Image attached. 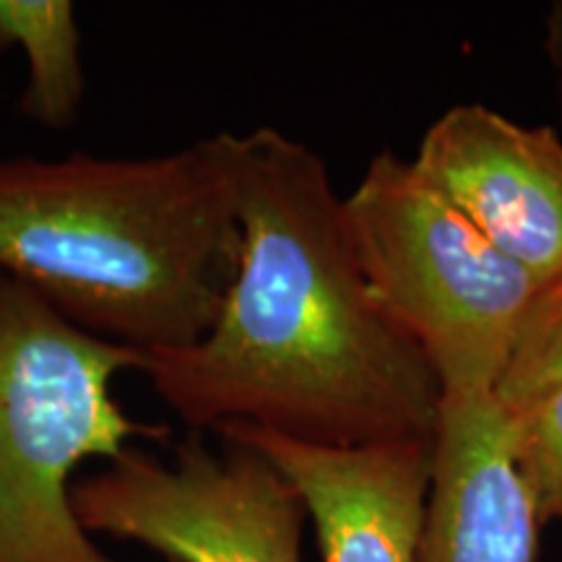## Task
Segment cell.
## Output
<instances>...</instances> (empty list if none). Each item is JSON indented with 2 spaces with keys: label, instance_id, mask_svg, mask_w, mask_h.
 <instances>
[{
  "label": "cell",
  "instance_id": "6da1fadb",
  "mask_svg": "<svg viewBox=\"0 0 562 562\" xmlns=\"http://www.w3.org/2000/svg\"><path fill=\"white\" fill-rule=\"evenodd\" d=\"M240 266L193 347L144 362L188 430L250 425L326 448L432 440L442 389L381 311L326 161L273 125L232 138Z\"/></svg>",
  "mask_w": 562,
  "mask_h": 562
},
{
  "label": "cell",
  "instance_id": "7a4b0ae2",
  "mask_svg": "<svg viewBox=\"0 0 562 562\" xmlns=\"http://www.w3.org/2000/svg\"><path fill=\"white\" fill-rule=\"evenodd\" d=\"M232 138L0 159V271L104 341L144 357L193 347L240 266Z\"/></svg>",
  "mask_w": 562,
  "mask_h": 562
},
{
  "label": "cell",
  "instance_id": "3957f363",
  "mask_svg": "<svg viewBox=\"0 0 562 562\" xmlns=\"http://www.w3.org/2000/svg\"><path fill=\"white\" fill-rule=\"evenodd\" d=\"M144 362L0 271V562H117L81 526L70 490L87 461L170 438L112 393Z\"/></svg>",
  "mask_w": 562,
  "mask_h": 562
},
{
  "label": "cell",
  "instance_id": "277c9868",
  "mask_svg": "<svg viewBox=\"0 0 562 562\" xmlns=\"http://www.w3.org/2000/svg\"><path fill=\"white\" fill-rule=\"evenodd\" d=\"M344 220L370 294L442 393H495L542 284L393 151L368 161Z\"/></svg>",
  "mask_w": 562,
  "mask_h": 562
},
{
  "label": "cell",
  "instance_id": "5b68a950",
  "mask_svg": "<svg viewBox=\"0 0 562 562\" xmlns=\"http://www.w3.org/2000/svg\"><path fill=\"white\" fill-rule=\"evenodd\" d=\"M214 435V432H211ZM191 430L170 461L133 446L74 482V510L91 537L123 539L167 562H302L307 505L248 442Z\"/></svg>",
  "mask_w": 562,
  "mask_h": 562
},
{
  "label": "cell",
  "instance_id": "8992f818",
  "mask_svg": "<svg viewBox=\"0 0 562 562\" xmlns=\"http://www.w3.org/2000/svg\"><path fill=\"white\" fill-rule=\"evenodd\" d=\"M422 178L539 284L562 273V136L482 102L440 112L412 157Z\"/></svg>",
  "mask_w": 562,
  "mask_h": 562
},
{
  "label": "cell",
  "instance_id": "52a82bcc",
  "mask_svg": "<svg viewBox=\"0 0 562 562\" xmlns=\"http://www.w3.org/2000/svg\"><path fill=\"white\" fill-rule=\"evenodd\" d=\"M214 435L258 448L300 490L323 562H417L432 440L326 448L250 425Z\"/></svg>",
  "mask_w": 562,
  "mask_h": 562
},
{
  "label": "cell",
  "instance_id": "ba28073f",
  "mask_svg": "<svg viewBox=\"0 0 562 562\" xmlns=\"http://www.w3.org/2000/svg\"><path fill=\"white\" fill-rule=\"evenodd\" d=\"M539 521L495 393H442L417 562H533Z\"/></svg>",
  "mask_w": 562,
  "mask_h": 562
},
{
  "label": "cell",
  "instance_id": "9c48e42d",
  "mask_svg": "<svg viewBox=\"0 0 562 562\" xmlns=\"http://www.w3.org/2000/svg\"><path fill=\"white\" fill-rule=\"evenodd\" d=\"M21 47L30 66L19 110L45 128L79 121L87 97L81 30L68 0H0V50Z\"/></svg>",
  "mask_w": 562,
  "mask_h": 562
},
{
  "label": "cell",
  "instance_id": "30bf717a",
  "mask_svg": "<svg viewBox=\"0 0 562 562\" xmlns=\"http://www.w3.org/2000/svg\"><path fill=\"white\" fill-rule=\"evenodd\" d=\"M505 412L518 474L539 521L562 524V389L505 406Z\"/></svg>",
  "mask_w": 562,
  "mask_h": 562
},
{
  "label": "cell",
  "instance_id": "8fae6325",
  "mask_svg": "<svg viewBox=\"0 0 562 562\" xmlns=\"http://www.w3.org/2000/svg\"><path fill=\"white\" fill-rule=\"evenodd\" d=\"M562 389V273L539 286L495 398L505 406Z\"/></svg>",
  "mask_w": 562,
  "mask_h": 562
},
{
  "label": "cell",
  "instance_id": "7c38bea8",
  "mask_svg": "<svg viewBox=\"0 0 562 562\" xmlns=\"http://www.w3.org/2000/svg\"><path fill=\"white\" fill-rule=\"evenodd\" d=\"M542 50L547 66H550L554 108H558V121L562 128V0H554L544 13Z\"/></svg>",
  "mask_w": 562,
  "mask_h": 562
},
{
  "label": "cell",
  "instance_id": "4fadbf2b",
  "mask_svg": "<svg viewBox=\"0 0 562 562\" xmlns=\"http://www.w3.org/2000/svg\"><path fill=\"white\" fill-rule=\"evenodd\" d=\"M0 91H3V89H0Z\"/></svg>",
  "mask_w": 562,
  "mask_h": 562
}]
</instances>
